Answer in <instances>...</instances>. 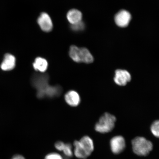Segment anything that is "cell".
<instances>
[{"label": "cell", "instance_id": "cell-1", "mask_svg": "<svg viewBox=\"0 0 159 159\" xmlns=\"http://www.w3.org/2000/svg\"><path fill=\"white\" fill-rule=\"evenodd\" d=\"M73 155L79 159H86L91 156L94 150V144L92 139L84 136L79 140L73 143Z\"/></svg>", "mask_w": 159, "mask_h": 159}, {"label": "cell", "instance_id": "cell-2", "mask_svg": "<svg viewBox=\"0 0 159 159\" xmlns=\"http://www.w3.org/2000/svg\"><path fill=\"white\" fill-rule=\"evenodd\" d=\"M69 55L70 58L75 62L89 64L94 61L93 56L85 48H79L75 45L71 46L69 49Z\"/></svg>", "mask_w": 159, "mask_h": 159}, {"label": "cell", "instance_id": "cell-3", "mask_svg": "<svg viewBox=\"0 0 159 159\" xmlns=\"http://www.w3.org/2000/svg\"><path fill=\"white\" fill-rule=\"evenodd\" d=\"M133 152L139 156H146L153 149L151 141L142 137H137L132 142Z\"/></svg>", "mask_w": 159, "mask_h": 159}, {"label": "cell", "instance_id": "cell-4", "mask_svg": "<svg viewBox=\"0 0 159 159\" xmlns=\"http://www.w3.org/2000/svg\"><path fill=\"white\" fill-rule=\"evenodd\" d=\"M116 121V118L114 115L108 113H105L95 124V130L101 134L110 132L114 128Z\"/></svg>", "mask_w": 159, "mask_h": 159}, {"label": "cell", "instance_id": "cell-5", "mask_svg": "<svg viewBox=\"0 0 159 159\" xmlns=\"http://www.w3.org/2000/svg\"><path fill=\"white\" fill-rule=\"evenodd\" d=\"M62 92V89L58 85L52 86L48 85L41 90L37 91V96L39 99L53 98L58 97Z\"/></svg>", "mask_w": 159, "mask_h": 159}, {"label": "cell", "instance_id": "cell-6", "mask_svg": "<svg viewBox=\"0 0 159 159\" xmlns=\"http://www.w3.org/2000/svg\"><path fill=\"white\" fill-rule=\"evenodd\" d=\"M49 76L43 73H35L33 75L31 80L32 85L37 91L41 90L49 85Z\"/></svg>", "mask_w": 159, "mask_h": 159}, {"label": "cell", "instance_id": "cell-7", "mask_svg": "<svg viewBox=\"0 0 159 159\" xmlns=\"http://www.w3.org/2000/svg\"><path fill=\"white\" fill-rule=\"evenodd\" d=\"M111 151L115 154L121 153L126 148L124 138L121 136H117L111 139L110 142Z\"/></svg>", "mask_w": 159, "mask_h": 159}, {"label": "cell", "instance_id": "cell-8", "mask_svg": "<svg viewBox=\"0 0 159 159\" xmlns=\"http://www.w3.org/2000/svg\"><path fill=\"white\" fill-rule=\"evenodd\" d=\"M131 75L127 70L118 69L115 71L114 81L115 83L120 86H125L131 80Z\"/></svg>", "mask_w": 159, "mask_h": 159}, {"label": "cell", "instance_id": "cell-9", "mask_svg": "<svg viewBox=\"0 0 159 159\" xmlns=\"http://www.w3.org/2000/svg\"><path fill=\"white\" fill-rule=\"evenodd\" d=\"M131 15L128 11L121 10L115 16V21L117 25L121 27L128 26L131 20Z\"/></svg>", "mask_w": 159, "mask_h": 159}, {"label": "cell", "instance_id": "cell-10", "mask_svg": "<svg viewBox=\"0 0 159 159\" xmlns=\"http://www.w3.org/2000/svg\"><path fill=\"white\" fill-rule=\"evenodd\" d=\"M37 23L42 30L45 32H49L52 30V20L48 14L42 13L37 19Z\"/></svg>", "mask_w": 159, "mask_h": 159}, {"label": "cell", "instance_id": "cell-11", "mask_svg": "<svg viewBox=\"0 0 159 159\" xmlns=\"http://www.w3.org/2000/svg\"><path fill=\"white\" fill-rule=\"evenodd\" d=\"M54 147L57 150L62 152L65 158L70 159L74 156L73 145L69 143L58 141L55 142Z\"/></svg>", "mask_w": 159, "mask_h": 159}, {"label": "cell", "instance_id": "cell-12", "mask_svg": "<svg viewBox=\"0 0 159 159\" xmlns=\"http://www.w3.org/2000/svg\"><path fill=\"white\" fill-rule=\"evenodd\" d=\"M65 99L67 104L73 107L78 106L81 101L78 93L74 90L68 91L65 95Z\"/></svg>", "mask_w": 159, "mask_h": 159}, {"label": "cell", "instance_id": "cell-13", "mask_svg": "<svg viewBox=\"0 0 159 159\" xmlns=\"http://www.w3.org/2000/svg\"><path fill=\"white\" fill-rule=\"evenodd\" d=\"M16 58L14 56L9 53L6 54L1 66V68L4 71L11 70L15 68Z\"/></svg>", "mask_w": 159, "mask_h": 159}, {"label": "cell", "instance_id": "cell-14", "mask_svg": "<svg viewBox=\"0 0 159 159\" xmlns=\"http://www.w3.org/2000/svg\"><path fill=\"white\" fill-rule=\"evenodd\" d=\"M67 19L71 25H74L82 21V14L79 10L72 9L67 12Z\"/></svg>", "mask_w": 159, "mask_h": 159}, {"label": "cell", "instance_id": "cell-15", "mask_svg": "<svg viewBox=\"0 0 159 159\" xmlns=\"http://www.w3.org/2000/svg\"><path fill=\"white\" fill-rule=\"evenodd\" d=\"M48 62L46 59L41 57H37L33 63L35 70L40 73H44L48 67Z\"/></svg>", "mask_w": 159, "mask_h": 159}, {"label": "cell", "instance_id": "cell-16", "mask_svg": "<svg viewBox=\"0 0 159 159\" xmlns=\"http://www.w3.org/2000/svg\"><path fill=\"white\" fill-rule=\"evenodd\" d=\"M151 132L154 136L159 138V120L155 121L151 125Z\"/></svg>", "mask_w": 159, "mask_h": 159}, {"label": "cell", "instance_id": "cell-17", "mask_svg": "<svg viewBox=\"0 0 159 159\" xmlns=\"http://www.w3.org/2000/svg\"><path fill=\"white\" fill-rule=\"evenodd\" d=\"M70 27L71 29L73 31H81L84 30L85 25L83 22L81 21L79 23L71 25Z\"/></svg>", "mask_w": 159, "mask_h": 159}, {"label": "cell", "instance_id": "cell-18", "mask_svg": "<svg viewBox=\"0 0 159 159\" xmlns=\"http://www.w3.org/2000/svg\"><path fill=\"white\" fill-rule=\"evenodd\" d=\"M44 159H65L64 157L57 152H51L47 154L44 157Z\"/></svg>", "mask_w": 159, "mask_h": 159}, {"label": "cell", "instance_id": "cell-19", "mask_svg": "<svg viewBox=\"0 0 159 159\" xmlns=\"http://www.w3.org/2000/svg\"><path fill=\"white\" fill-rule=\"evenodd\" d=\"M11 159H26L22 155L16 154L13 156Z\"/></svg>", "mask_w": 159, "mask_h": 159}]
</instances>
